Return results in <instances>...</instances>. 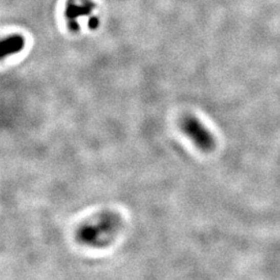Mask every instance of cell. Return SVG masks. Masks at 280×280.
Wrapping results in <instances>:
<instances>
[{"label":"cell","instance_id":"obj_1","mask_svg":"<svg viewBox=\"0 0 280 280\" xmlns=\"http://www.w3.org/2000/svg\"><path fill=\"white\" fill-rule=\"evenodd\" d=\"M121 226L122 219L116 213L104 212L80 226L76 232V239L87 246H106Z\"/></svg>","mask_w":280,"mask_h":280},{"label":"cell","instance_id":"obj_2","mask_svg":"<svg viewBox=\"0 0 280 280\" xmlns=\"http://www.w3.org/2000/svg\"><path fill=\"white\" fill-rule=\"evenodd\" d=\"M184 134L203 152L209 153L215 148V139L212 133L194 115H185L180 122Z\"/></svg>","mask_w":280,"mask_h":280},{"label":"cell","instance_id":"obj_3","mask_svg":"<svg viewBox=\"0 0 280 280\" xmlns=\"http://www.w3.org/2000/svg\"><path fill=\"white\" fill-rule=\"evenodd\" d=\"M24 45L25 41L21 35H11L5 37L2 41V45H0V48H2V50H0L2 59L20 52L24 48Z\"/></svg>","mask_w":280,"mask_h":280}]
</instances>
